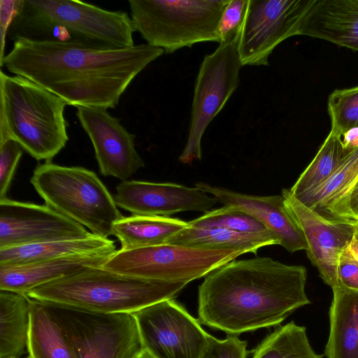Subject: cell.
Returning a JSON list of instances; mask_svg holds the SVG:
<instances>
[{
	"mask_svg": "<svg viewBox=\"0 0 358 358\" xmlns=\"http://www.w3.org/2000/svg\"><path fill=\"white\" fill-rule=\"evenodd\" d=\"M30 182L46 205L96 236L113 235L115 223L124 217L97 175L85 168L45 162L35 168Z\"/></svg>",
	"mask_w": 358,
	"mask_h": 358,
	"instance_id": "obj_6",
	"label": "cell"
},
{
	"mask_svg": "<svg viewBox=\"0 0 358 358\" xmlns=\"http://www.w3.org/2000/svg\"><path fill=\"white\" fill-rule=\"evenodd\" d=\"M78 120L94 148L100 173L122 181L145 166L135 148V137L108 109L77 106Z\"/></svg>",
	"mask_w": 358,
	"mask_h": 358,
	"instance_id": "obj_14",
	"label": "cell"
},
{
	"mask_svg": "<svg viewBox=\"0 0 358 358\" xmlns=\"http://www.w3.org/2000/svg\"><path fill=\"white\" fill-rule=\"evenodd\" d=\"M229 0H129L130 17L146 44L166 54L202 42L220 44L218 25Z\"/></svg>",
	"mask_w": 358,
	"mask_h": 358,
	"instance_id": "obj_7",
	"label": "cell"
},
{
	"mask_svg": "<svg viewBox=\"0 0 358 358\" xmlns=\"http://www.w3.org/2000/svg\"><path fill=\"white\" fill-rule=\"evenodd\" d=\"M143 349L154 358H199L209 336L173 299L132 313Z\"/></svg>",
	"mask_w": 358,
	"mask_h": 358,
	"instance_id": "obj_12",
	"label": "cell"
},
{
	"mask_svg": "<svg viewBox=\"0 0 358 358\" xmlns=\"http://www.w3.org/2000/svg\"><path fill=\"white\" fill-rule=\"evenodd\" d=\"M187 285L125 275L95 267L42 285L25 295L31 299L90 311L133 313L173 299Z\"/></svg>",
	"mask_w": 358,
	"mask_h": 358,
	"instance_id": "obj_4",
	"label": "cell"
},
{
	"mask_svg": "<svg viewBox=\"0 0 358 358\" xmlns=\"http://www.w3.org/2000/svg\"><path fill=\"white\" fill-rule=\"evenodd\" d=\"M22 150V148L13 139L0 142V200L7 198Z\"/></svg>",
	"mask_w": 358,
	"mask_h": 358,
	"instance_id": "obj_31",
	"label": "cell"
},
{
	"mask_svg": "<svg viewBox=\"0 0 358 358\" xmlns=\"http://www.w3.org/2000/svg\"><path fill=\"white\" fill-rule=\"evenodd\" d=\"M328 112L331 130L341 136L358 128V86L332 92L328 99Z\"/></svg>",
	"mask_w": 358,
	"mask_h": 358,
	"instance_id": "obj_30",
	"label": "cell"
},
{
	"mask_svg": "<svg viewBox=\"0 0 358 358\" xmlns=\"http://www.w3.org/2000/svg\"><path fill=\"white\" fill-rule=\"evenodd\" d=\"M337 274L340 285L358 290V259L350 246L342 252L338 258Z\"/></svg>",
	"mask_w": 358,
	"mask_h": 358,
	"instance_id": "obj_35",
	"label": "cell"
},
{
	"mask_svg": "<svg viewBox=\"0 0 358 358\" xmlns=\"http://www.w3.org/2000/svg\"><path fill=\"white\" fill-rule=\"evenodd\" d=\"M350 248L354 256L358 259V241L355 238L350 245Z\"/></svg>",
	"mask_w": 358,
	"mask_h": 358,
	"instance_id": "obj_38",
	"label": "cell"
},
{
	"mask_svg": "<svg viewBox=\"0 0 358 358\" xmlns=\"http://www.w3.org/2000/svg\"><path fill=\"white\" fill-rule=\"evenodd\" d=\"M357 177L358 148L345 156L337 169L323 184L296 199L324 216Z\"/></svg>",
	"mask_w": 358,
	"mask_h": 358,
	"instance_id": "obj_28",
	"label": "cell"
},
{
	"mask_svg": "<svg viewBox=\"0 0 358 358\" xmlns=\"http://www.w3.org/2000/svg\"><path fill=\"white\" fill-rule=\"evenodd\" d=\"M327 358H358V290L341 285L332 289Z\"/></svg>",
	"mask_w": 358,
	"mask_h": 358,
	"instance_id": "obj_20",
	"label": "cell"
},
{
	"mask_svg": "<svg viewBox=\"0 0 358 358\" xmlns=\"http://www.w3.org/2000/svg\"><path fill=\"white\" fill-rule=\"evenodd\" d=\"M84 226L48 205L0 200V249L90 236Z\"/></svg>",
	"mask_w": 358,
	"mask_h": 358,
	"instance_id": "obj_13",
	"label": "cell"
},
{
	"mask_svg": "<svg viewBox=\"0 0 358 358\" xmlns=\"http://www.w3.org/2000/svg\"><path fill=\"white\" fill-rule=\"evenodd\" d=\"M138 358H154L147 350L143 349Z\"/></svg>",
	"mask_w": 358,
	"mask_h": 358,
	"instance_id": "obj_40",
	"label": "cell"
},
{
	"mask_svg": "<svg viewBox=\"0 0 358 358\" xmlns=\"http://www.w3.org/2000/svg\"><path fill=\"white\" fill-rule=\"evenodd\" d=\"M342 136L330 131L315 157L289 189L298 198L323 184L337 169L345 156Z\"/></svg>",
	"mask_w": 358,
	"mask_h": 358,
	"instance_id": "obj_26",
	"label": "cell"
},
{
	"mask_svg": "<svg viewBox=\"0 0 358 358\" xmlns=\"http://www.w3.org/2000/svg\"><path fill=\"white\" fill-rule=\"evenodd\" d=\"M22 0L0 1V28H1V54L0 62L3 60L5 52L6 38L9 27L15 15L19 10Z\"/></svg>",
	"mask_w": 358,
	"mask_h": 358,
	"instance_id": "obj_36",
	"label": "cell"
},
{
	"mask_svg": "<svg viewBox=\"0 0 358 358\" xmlns=\"http://www.w3.org/2000/svg\"><path fill=\"white\" fill-rule=\"evenodd\" d=\"M247 342L236 335H229L224 340L210 335L199 358H246Z\"/></svg>",
	"mask_w": 358,
	"mask_h": 358,
	"instance_id": "obj_33",
	"label": "cell"
},
{
	"mask_svg": "<svg viewBox=\"0 0 358 358\" xmlns=\"http://www.w3.org/2000/svg\"><path fill=\"white\" fill-rule=\"evenodd\" d=\"M358 215V177L329 208L325 217L350 220Z\"/></svg>",
	"mask_w": 358,
	"mask_h": 358,
	"instance_id": "obj_34",
	"label": "cell"
},
{
	"mask_svg": "<svg viewBox=\"0 0 358 358\" xmlns=\"http://www.w3.org/2000/svg\"><path fill=\"white\" fill-rule=\"evenodd\" d=\"M299 35L358 51V0H314Z\"/></svg>",
	"mask_w": 358,
	"mask_h": 358,
	"instance_id": "obj_19",
	"label": "cell"
},
{
	"mask_svg": "<svg viewBox=\"0 0 358 358\" xmlns=\"http://www.w3.org/2000/svg\"><path fill=\"white\" fill-rule=\"evenodd\" d=\"M189 226L188 222L166 216L123 217L113 226V235L122 250L166 243L175 234Z\"/></svg>",
	"mask_w": 358,
	"mask_h": 358,
	"instance_id": "obj_22",
	"label": "cell"
},
{
	"mask_svg": "<svg viewBox=\"0 0 358 358\" xmlns=\"http://www.w3.org/2000/svg\"><path fill=\"white\" fill-rule=\"evenodd\" d=\"M131 17L75 0H22L8 38L114 50L134 45Z\"/></svg>",
	"mask_w": 358,
	"mask_h": 358,
	"instance_id": "obj_3",
	"label": "cell"
},
{
	"mask_svg": "<svg viewBox=\"0 0 358 358\" xmlns=\"http://www.w3.org/2000/svg\"><path fill=\"white\" fill-rule=\"evenodd\" d=\"M195 187L226 206L234 207L252 215L278 239L289 252L306 250L307 243L299 224L286 206L282 195L253 196L198 182Z\"/></svg>",
	"mask_w": 358,
	"mask_h": 358,
	"instance_id": "obj_17",
	"label": "cell"
},
{
	"mask_svg": "<svg viewBox=\"0 0 358 358\" xmlns=\"http://www.w3.org/2000/svg\"><path fill=\"white\" fill-rule=\"evenodd\" d=\"M188 223L189 226L195 227H218L238 233L272 236L278 239L256 218L231 206H224L222 208L209 210Z\"/></svg>",
	"mask_w": 358,
	"mask_h": 358,
	"instance_id": "obj_29",
	"label": "cell"
},
{
	"mask_svg": "<svg viewBox=\"0 0 358 358\" xmlns=\"http://www.w3.org/2000/svg\"><path fill=\"white\" fill-rule=\"evenodd\" d=\"M342 143L347 153L358 148V128L352 129L342 136Z\"/></svg>",
	"mask_w": 358,
	"mask_h": 358,
	"instance_id": "obj_37",
	"label": "cell"
},
{
	"mask_svg": "<svg viewBox=\"0 0 358 358\" xmlns=\"http://www.w3.org/2000/svg\"><path fill=\"white\" fill-rule=\"evenodd\" d=\"M164 51L148 44L114 50L20 40L0 62L68 105L115 108L133 80Z\"/></svg>",
	"mask_w": 358,
	"mask_h": 358,
	"instance_id": "obj_1",
	"label": "cell"
},
{
	"mask_svg": "<svg viewBox=\"0 0 358 358\" xmlns=\"http://www.w3.org/2000/svg\"><path fill=\"white\" fill-rule=\"evenodd\" d=\"M116 250L114 241L91 234L83 238L0 249V266H15L66 256Z\"/></svg>",
	"mask_w": 358,
	"mask_h": 358,
	"instance_id": "obj_21",
	"label": "cell"
},
{
	"mask_svg": "<svg viewBox=\"0 0 358 358\" xmlns=\"http://www.w3.org/2000/svg\"><path fill=\"white\" fill-rule=\"evenodd\" d=\"M252 354V358H323L313 349L306 327L294 321L276 328Z\"/></svg>",
	"mask_w": 358,
	"mask_h": 358,
	"instance_id": "obj_27",
	"label": "cell"
},
{
	"mask_svg": "<svg viewBox=\"0 0 358 358\" xmlns=\"http://www.w3.org/2000/svg\"><path fill=\"white\" fill-rule=\"evenodd\" d=\"M242 66L236 40L221 43L204 56L195 82L187 142L178 158L181 163L192 164L201 159L202 137L238 88Z\"/></svg>",
	"mask_w": 358,
	"mask_h": 358,
	"instance_id": "obj_10",
	"label": "cell"
},
{
	"mask_svg": "<svg viewBox=\"0 0 358 358\" xmlns=\"http://www.w3.org/2000/svg\"><path fill=\"white\" fill-rule=\"evenodd\" d=\"M306 280L301 265L265 257L233 260L199 285V321L229 335L279 325L310 303Z\"/></svg>",
	"mask_w": 358,
	"mask_h": 358,
	"instance_id": "obj_2",
	"label": "cell"
},
{
	"mask_svg": "<svg viewBox=\"0 0 358 358\" xmlns=\"http://www.w3.org/2000/svg\"><path fill=\"white\" fill-rule=\"evenodd\" d=\"M248 3V0H229L219 22L220 43L237 39Z\"/></svg>",
	"mask_w": 358,
	"mask_h": 358,
	"instance_id": "obj_32",
	"label": "cell"
},
{
	"mask_svg": "<svg viewBox=\"0 0 358 358\" xmlns=\"http://www.w3.org/2000/svg\"><path fill=\"white\" fill-rule=\"evenodd\" d=\"M116 251L66 256L15 266H0V290L26 294L38 286L64 276L101 267Z\"/></svg>",
	"mask_w": 358,
	"mask_h": 358,
	"instance_id": "obj_18",
	"label": "cell"
},
{
	"mask_svg": "<svg viewBox=\"0 0 358 358\" xmlns=\"http://www.w3.org/2000/svg\"><path fill=\"white\" fill-rule=\"evenodd\" d=\"M113 197L117 207L136 215L168 217L185 211L207 213L217 202L196 187L140 180L122 181Z\"/></svg>",
	"mask_w": 358,
	"mask_h": 358,
	"instance_id": "obj_16",
	"label": "cell"
},
{
	"mask_svg": "<svg viewBox=\"0 0 358 358\" xmlns=\"http://www.w3.org/2000/svg\"><path fill=\"white\" fill-rule=\"evenodd\" d=\"M352 225L355 231V238L358 241V217L348 220Z\"/></svg>",
	"mask_w": 358,
	"mask_h": 358,
	"instance_id": "obj_39",
	"label": "cell"
},
{
	"mask_svg": "<svg viewBox=\"0 0 358 358\" xmlns=\"http://www.w3.org/2000/svg\"><path fill=\"white\" fill-rule=\"evenodd\" d=\"M30 299L0 290V358H19L27 350Z\"/></svg>",
	"mask_w": 358,
	"mask_h": 358,
	"instance_id": "obj_25",
	"label": "cell"
},
{
	"mask_svg": "<svg viewBox=\"0 0 358 358\" xmlns=\"http://www.w3.org/2000/svg\"><path fill=\"white\" fill-rule=\"evenodd\" d=\"M166 243L204 250H234L244 253H257L262 247L280 245L279 241L272 236L245 234L218 227L189 225L173 236Z\"/></svg>",
	"mask_w": 358,
	"mask_h": 358,
	"instance_id": "obj_24",
	"label": "cell"
},
{
	"mask_svg": "<svg viewBox=\"0 0 358 358\" xmlns=\"http://www.w3.org/2000/svg\"><path fill=\"white\" fill-rule=\"evenodd\" d=\"M243 254L234 250H204L164 243L117 250L101 267L125 275L188 284Z\"/></svg>",
	"mask_w": 358,
	"mask_h": 358,
	"instance_id": "obj_8",
	"label": "cell"
},
{
	"mask_svg": "<svg viewBox=\"0 0 358 358\" xmlns=\"http://www.w3.org/2000/svg\"><path fill=\"white\" fill-rule=\"evenodd\" d=\"M45 303L77 358H138L143 349L132 313H104Z\"/></svg>",
	"mask_w": 358,
	"mask_h": 358,
	"instance_id": "obj_9",
	"label": "cell"
},
{
	"mask_svg": "<svg viewBox=\"0 0 358 358\" xmlns=\"http://www.w3.org/2000/svg\"><path fill=\"white\" fill-rule=\"evenodd\" d=\"M314 0H248L236 39L243 66H268L282 41L299 35L302 20Z\"/></svg>",
	"mask_w": 358,
	"mask_h": 358,
	"instance_id": "obj_11",
	"label": "cell"
},
{
	"mask_svg": "<svg viewBox=\"0 0 358 358\" xmlns=\"http://www.w3.org/2000/svg\"><path fill=\"white\" fill-rule=\"evenodd\" d=\"M282 195L303 231L310 261L324 283L331 289L338 286V261L355 238L352 225L348 220L329 218L307 207L289 189H282Z\"/></svg>",
	"mask_w": 358,
	"mask_h": 358,
	"instance_id": "obj_15",
	"label": "cell"
},
{
	"mask_svg": "<svg viewBox=\"0 0 358 358\" xmlns=\"http://www.w3.org/2000/svg\"><path fill=\"white\" fill-rule=\"evenodd\" d=\"M29 313L27 351L31 358H77L45 302L30 299Z\"/></svg>",
	"mask_w": 358,
	"mask_h": 358,
	"instance_id": "obj_23",
	"label": "cell"
},
{
	"mask_svg": "<svg viewBox=\"0 0 358 358\" xmlns=\"http://www.w3.org/2000/svg\"><path fill=\"white\" fill-rule=\"evenodd\" d=\"M355 217H358V215H357ZM354 218H355V217H354ZM354 218H353V219H354Z\"/></svg>",
	"mask_w": 358,
	"mask_h": 358,
	"instance_id": "obj_42",
	"label": "cell"
},
{
	"mask_svg": "<svg viewBox=\"0 0 358 358\" xmlns=\"http://www.w3.org/2000/svg\"><path fill=\"white\" fill-rule=\"evenodd\" d=\"M0 142L15 141L38 161L51 160L69 141L62 99L20 76L0 71Z\"/></svg>",
	"mask_w": 358,
	"mask_h": 358,
	"instance_id": "obj_5",
	"label": "cell"
},
{
	"mask_svg": "<svg viewBox=\"0 0 358 358\" xmlns=\"http://www.w3.org/2000/svg\"><path fill=\"white\" fill-rule=\"evenodd\" d=\"M25 358H31V357L29 355L28 357H27Z\"/></svg>",
	"mask_w": 358,
	"mask_h": 358,
	"instance_id": "obj_41",
	"label": "cell"
}]
</instances>
